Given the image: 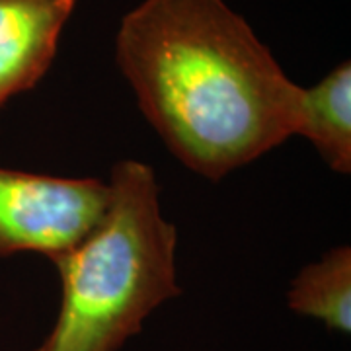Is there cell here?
Returning a JSON list of instances; mask_svg holds the SVG:
<instances>
[{
  "mask_svg": "<svg viewBox=\"0 0 351 351\" xmlns=\"http://www.w3.org/2000/svg\"><path fill=\"white\" fill-rule=\"evenodd\" d=\"M115 59L164 145L213 182L297 131L302 88L225 0H143Z\"/></svg>",
  "mask_w": 351,
  "mask_h": 351,
  "instance_id": "1",
  "label": "cell"
},
{
  "mask_svg": "<svg viewBox=\"0 0 351 351\" xmlns=\"http://www.w3.org/2000/svg\"><path fill=\"white\" fill-rule=\"evenodd\" d=\"M176 244L154 170L138 160L115 164L100 223L51 260L61 279V306L36 351L121 350L162 302L182 293Z\"/></svg>",
  "mask_w": 351,
  "mask_h": 351,
  "instance_id": "2",
  "label": "cell"
},
{
  "mask_svg": "<svg viewBox=\"0 0 351 351\" xmlns=\"http://www.w3.org/2000/svg\"><path fill=\"white\" fill-rule=\"evenodd\" d=\"M106 205L101 180L0 168V260L20 252L61 256L100 223Z\"/></svg>",
  "mask_w": 351,
  "mask_h": 351,
  "instance_id": "3",
  "label": "cell"
},
{
  "mask_svg": "<svg viewBox=\"0 0 351 351\" xmlns=\"http://www.w3.org/2000/svg\"><path fill=\"white\" fill-rule=\"evenodd\" d=\"M76 0H0V112L49 71Z\"/></svg>",
  "mask_w": 351,
  "mask_h": 351,
  "instance_id": "4",
  "label": "cell"
},
{
  "mask_svg": "<svg viewBox=\"0 0 351 351\" xmlns=\"http://www.w3.org/2000/svg\"><path fill=\"white\" fill-rule=\"evenodd\" d=\"M338 174L351 172V64H338L313 88H302L297 131Z\"/></svg>",
  "mask_w": 351,
  "mask_h": 351,
  "instance_id": "5",
  "label": "cell"
},
{
  "mask_svg": "<svg viewBox=\"0 0 351 351\" xmlns=\"http://www.w3.org/2000/svg\"><path fill=\"white\" fill-rule=\"evenodd\" d=\"M293 313L316 318L328 330H351V248L338 246L304 265L287 293Z\"/></svg>",
  "mask_w": 351,
  "mask_h": 351,
  "instance_id": "6",
  "label": "cell"
}]
</instances>
